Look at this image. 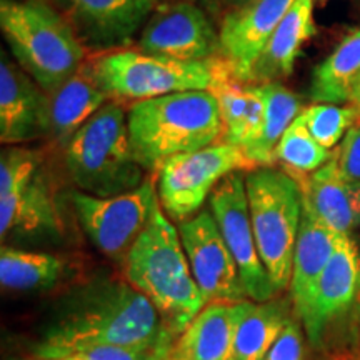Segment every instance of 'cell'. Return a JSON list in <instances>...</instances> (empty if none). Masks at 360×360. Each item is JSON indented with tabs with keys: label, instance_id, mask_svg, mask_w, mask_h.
Segmentation results:
<instances>
[{
	"label": "cell",
	"instance_id": "21",
	"mask_svg": "<svg viewBox=\"0 0 360 360\" xmlns=\"http://www.w3.org/2000/svg\"><path fill=\"white\" fill-rule=\"evenodd\" d=\"M340 236L342 233L323 224L312 210L304 205L289 285L297 315L304 312L315 283L334 254Z\"/></svg>",
	"mask_w": 360,
	"mask_h": 360
},
{
	"label": "cell",
	"instance_id": "19",
	"mask_svg": "<svg viewBox=\"0 0 360 360\" xmlns=\"http://www.w3.org/2000/svg\"><path fill=\"white\" fill-rule=\"evenodd\" d=\"M110 101L109 94L98 84L94 64L87 62L60 87L49 94L47 137L67 146L90 117Z\"/></svg>",
	"mask_w": 360,
	"mask_h": 360
},
{
	"label": "cell",
	"instance_id": "14",
	"mask_svg": "<svg viewBox=\"0 0 360 360\" xmlns=\"http://www.w3.org/2000/svg\"><path fill=\"white\" fill-rule=\"evenodd\" d=\"M84 44L96 49L127 45L146 25L159 0H53Z\"/></svg>",
	"mask_w": 360,
	"mask_h": 360
},
{
	"label": "cell",
	"instance_id": "27",
	"mask_svg": "<svg viewBox=\"0 0 360 360\" xmlns=\"http://www.w3.org/2000/svg\"><path fill=\"white\" fill-rule=\"evenodd\" d=\"M40 154L32 148L8 147L0 159V237L11 232L17 205L27 186L40 169Z\"/></svg>",
	"mask_w": 360,
	"mask_h": 360
},
{
	"label": "cell",
	"instance_id": "9",
	"mask_svg": "<svg viewBox=\"0 0 360 360\" xmlns=\"http://www.w3.org/2000/svg\"><path fill=\"white\" fill-rule=\"evenodd\" d=\"M70 200L92 244L119 262L127 257L160 202L152 177H147L141 187L120 195L96 197L75 191L70 193Z\"/></svg>",
	"mask_w": 360,
	"mask_h": 360
},
{
	"label": "cell",
	"instance_id": "2",
	"mask_svg": "<svg viewBox=\"0 0 360 360\" xmlns=\"http://www.w3.org/2000/svg\"><path fill=\"white\" fill-rule=\"evenodd\" d=\"M124 267L127 282L154 304L174 335L182 334L205 307L180 233L165 217L160 202L129 250Z\"/></svg>",
	"mask_w": 360,
	"mask_h": 360
},
{
	"label": "cell",
	"instance_id": "5",
	"mask_svg": "<svg viewBox=\"0 0 360 360\" xmlns=\"http://www.w3.org/2000/svg\"><path fill=\"white\" fill-rule=\"evenodd\" d=\"M65 165L77 191L96 197L120 195L146 182L122 103L107 102L75 132L65 146Z\"/></svg>",
	"mask_w": 360,
	"mask_h": 360
},
{
	"label": "cell",
	"instance_id": "12",
	"mask_svg": "<svg viewBox=\"0 0 360 360\" xmlns=\"http://www.w3.org/2000/svg\"><path fill=\"white\" fill-rule=\"evenodd\" d=\"M180 240L191 270L204 297L210 302H238L247 297L236 259L225 244L210 209L180 222Z\"/></svg>",
	"mask_w": 360,
	"mask_h": 360
},
{
	"label": "cell",
	"instance_id": "24",
	"mask_svg": "<svg viewBox=\"0 0 360 360\" xmlns=\"http://www.w3.org/2000/svg\"><path fill=\"white\" fill-rule=\"evenodd\" d=\"M265 101L262 129L255 142L247 148L245 154L257 164V167H272L276 162V148L282 135L302 114L304 107L299 96L282 82L259 84Z\"/></svg>",
	"mask_w": 360,
	"mask_h": 360
},
{
	"label": "cell",
	"instance_id": "18",
	"mask_svg": "<svg viewBox=\"0 0 360 360\" xmlns=\"http://www.w3.org/2000/svg\"><path fill=\"white\" fill-rule=\"evenodd\" d=\"M250 300L210 302L191 322L175 349L184 360H236L237 328Z\"/></svg>",
	"mask_w": 360,
	"mask_h": 360
},
{
	"label": "cell",
	"instance_id": "35",
	"mask_svg": "<svg viewBox=\"0 0 360 360\" xmlns=\"http://www.w3.org/2000/svg\"><path fill=\"white\" fill-rule=\"evenodd\" d=\"M350 103H352L354 107H357V110L360 112V79H359L357 85H355L354 94H352V98H350Z\"/></svg>",
	"mask_w": 360,
	"mask_h": 360
},
{
	"label": "cell",
	"instance_id": "22",
	"mask_svg": "<svg viewBox=\"0 0 360 360\" xmlns=\"http://www.w3.org/2000/svg\"><path fill=\"white\" fill-rule=\"evenodd\" d=\"M210 92L219 102L222 141L247 150L259 137L264 122L265 101L260 85H250L229 74Z\"/></svg>",
	"mask_w": 360,
	"mask_h": 360
},
{
	"label": "cell",
	"instance_id": "29",
	"mask_svg": "<svg viewBox=\"0 0 360 360\" xmlns=\"http://www.w3.org/2000/svg\"><path fill=\"white\" fill-rule=\"evenodd\" d=\"M334 154L335 152L328 150L315 141L300 114L282 135L276 148V162L285 165L290 175L300 177V175H309L321 169Z\"/></svg>",
	"mask_w": 360,
	"mask_h": 360
},
{
	"label": "cell",
	"instance_id": "40",
	"mask_svg": "<svg viewBox=\"0 0 360 360\" xmlns=\"http://www.w3.org/2000/svg\"><path fill=\"white\" fill-rule=\"evenodd\" d=\"M359 328H360V304H359Z\"/></svg>",
	"mask_w": 360,
	"mask_h": 360
},
{
	"label": "cell",
	"instance_id": "11",
	"mask_svg": "<svg viewBox=\"0 0 360 360\" xmlns=\"http://www.w3.org/2000/svg\"><path fill=\"white\" fill-rule=\"evenodd\" d=\"M139 51L177 60L222 57L219 32L202 7L192 2L159 4L142 27Z\"/></svg>",
	"mask_w": 360,
	"mask_h": 360
},
{
	"label": "cell",
	"instance_id": "15",
	"mask_svg": "<svg viewBox=\"0 0 360 360\" xmlns=\"http://www.w3.org/2000/svg\"><path fill=\"white\" fill-rule=\"evenodd\" d=\"M295 0H252L233 7L220 25L222 57L238 80L250 82L255 62Z\"/></svg>",
	"mask_w": 360,
	"mask_h": 360
},
{
	"label": "cell",
	"instance_id": "30",
	"mask_svg": "<svg viewBox=\"0 0 360 360\" xmlns=\"http://www.w3.org/2000/svg\"><path fill=\"white\" fill-rule=\"evenodd\" d=\"M302 117L315 141L328 150L360 124V112L352 103H312L302 110Z\"/></svg>",
	"mask_w": 360,
	"mask_h": 360
},
{
	"label": "cell",
	"instance_id": "20",
	"mask_svg": "<svg viewBox=\"0 0 360 360\" xmlns=\"http://www.w3.org/2000/svg\"><path fill=\"white\" fill-rule=\"evenodd\" d=\"M314 4L315 0H295L255 62L250 82H281L289 77L305 42L317 34Z\"/></svg>",
	"mask_w": 360,
	"mask_h": 360
},
{
	"label": "cell",
	"instance_id": "17",
	"mask_svg": "<svg viewBox=\"0 0 360 360\" xmlns=\"http://www.w3.org/2000/svg\"><path fill=\"white\" fill-rule=\"evenodd\" d=\"M302 188V202L323 224L339 233L360 227V180L340 169L335 154L309 175L295 177Z\"/></svg>",
	"mask_w": 360,
	"mask_h": 360
},
{
	"label": "cell",
	"instance_id": "34",
	"mask_svg": "<svg viewBox=\"0 0 360 360\" xmlns=\"http://www.w3.org/2000/svg\"><path fill=\"white\" fill-rule=\"evenodd\" d=\"M160 4L164 2H192V4H197V6H202V7H212L214 4H217L219 0H159Z\"/></svg>",
	"mask_w": 360,
	"mask_h": 360
},
{
	"label": "cell",
	"instance_id": "3",
	"mask_svg": "<svg viewBox=\"0 0 360 360\" xmlns=\"http://www.w3.org/2000/svg\"><path fill=\"white\" fill-rule=\"evenodd\" d=\"M127 125L135 157L157 172L170 157L222 141L219 102L210 90L175 92L130 103Z\"/></svg>",
	"mask_w": 360,
	"mask_h": 360
},
{
	"label": "cell",
	"instance_id": "37",
	"mask_svg": "<svg viewBox=\"0 0 360 360\" xmlns=\"http://www.w3.org/2000/svg\"><path fill=\"white\" fill-rule=\"evenodd\" d=\"M227 4H231L232 7H240V6H245V4L252 2V0H225Z\"/></svg>",
	"mask_w": 360,
	"mask_h": 360
},
{
	"label": "cell",
	"instance_id": "26",
	"mask_svg": "<svg viewBox=\"0 0 360 360\" xmlns=\"http://www.w3.org/2000/svg\"><path fill=\"white\" fill-rule=\"evenodd\" d=\"M65 265L51 254L27 252L13 247L0 250V283L8 290H45L60 281Z\"/></svg>",
	"mask_w": 360,
	"mask_h": 360
},
{
	"label": "cell",
	"instance_id": "16",
	"mask_svg": "<svg viewBox=\"0 0 360 360\" xmlns=\"http://www.w3.org/2000/svg\"><path fill=\"white\" fill-rule=\"evenodd\" d=\"M49 132V94L22 67L2 53L0 62V139L24 143Z\"/></svg>",
	"mask_w": 360,
	"mask_h": 360
},
{
	"label": "cell",
	"instance_id": "6",
	"mask_svg": "<svg viewBox=\"0 0 360 360\" xmlns=\"http://www.w3.org/2000/svg\"><path fill=\"white\" fill-rule=\"evenodd\" d=\"M98 84L117 102H141L175 92L212 90L232 74L227 62L177 60L141 51H115L92 62Z\"/></svg>",
	"mask_w": 360,
	"mask_h": 360
},
{
	"label": "cell",
	"instance_id": "8",
	"mask_svg": "<svg viewBox=\"0 0 360 360\" xmlns=\"http://www.w3.org/2000/svg\"><path fill=\"white\" fill-rule=\"evenodd\" d=\"M254 169L257 164L244 148L224 141L170 157L157 170L162 209L170 219L184 222L200 212L207 197L227 175Z\"/></svg>",
	"mask_w": 360,
	"mask_h": 360
},
{
	"label": "cell",
	"instance_id": "36",
	"mask_svg": "<svg viewBox=\"0 0 360 360\" xmlns=\"http://www.w3.org/2000/svg\"><path fill=\"white\" fill-rule=\"evenodd\" d=\"M162 360H184V359L180 357V354L177 352V349H175V345H174L172 350H170V352L165 355V357L162 359Z\"/></svg>",
	"mask_w": 360,
	"mask_h": 360
},
{
	"label": "cell",
	"instance_id": "25",
	"mask_svg": "<svg viewBox=\"0 0 360 360\" xmlns=\"http://www.w3.org/2000/svg\"><path fill=\"white\" fill-rule=\"evenodd\" d=\"M289 321L285 302L250 300L237 328L236 360H265Z\"/></svg>",
	"mask_w": 360,
	"mask_h": 360
},
{
	"label": "cell",
	"instance_id": "31",
	"mask_svg": "<svg viewBox=\"0 0 360 360\" xmlns=\"http://www.w3.org/2000/svg\"><path fill=\"white\" fill-rule=\"evenodd\" d=\"M174 347V345H172ZM172 347L164 349H130V347H97L70 355L75 360H162Z\"/></svg>",
	"mask_w": 360,
	"mask_h": 360
},
{
	"label": "cell",
	"instance_id": "23",
	"mask_svg": "<svg viewBox=\"0 0 360 360\" xmlns=\"http://www.w3.org/2000/svg\"><path fill=\"white\" fill-rule=\"evenodd\" d=\"M360 79V29L340 40L310 75L309 97L314 103H350Z\"/></svg>",
	"mask_w": 360,
	"mask_h": 360
},
{
	"label": "cell",
	"instance_id": "7",
	"mask_svg": "<svg viewBox=\"0 0 360 360\" xmlns=\"http://www.w3.org/2000/svg\"><path fill=\"white\" fill-rule=\"evenodd\" d=\"M250 219L260 259L277 292L290 285L302 220V188L289 172L257 167L245 175Z\"/></svg>",
	"mask_w": 360,
	"mask_h": 360
},
{
	"label": "cell",
	"instance_id": "1",
	"mask_svg": "<svg viewBox=\"0 0 360 360\" xmlns=\"http://www.w3.org/2000/svg\"><path fill=\"white\" fill-rule=\"evenodd\" d=\"M174 339L154 304L127 281L97 278L58 305L32 352L53 360L97 347H172Z\"/></svg>",
	"mask_w": 360,
	"mask_h": 360
},
{
	"label": "cell",
	"instance_id": "38",
	"mask_svg": "<svg viewBox=\"0 0 360 360\" xmlns=\"http://www.w3.org/2000/svg\"><path fill=\"white\" fill-rule=\"evenodd\" d=\"M339 360H360V357H340Z\"/></svg>",
	"mask_w": 360,
	"mask_h": 360
},
{
	"label": "cell",
	"instance_id": "32",
	"mask_svg": "<svg viewBox=\"0 0 360 360\" xmlns=\"http://www.w3.org/2000/svg\"><path fill=\"white\" fill-rule=\"evenodd\" d=\"M265 360H304V337L299 323L287 322Z\"/></svg>",
	"mask_w": 360,
	"mask_h": 360
},
{
	"label": "cell",
	"instance_id": "28",
	"mask_svg": "<svg viewBox=\"0 0 360 360\" xmlns=\"http://www.w3.org/2000/svg\"><path fill=\"white\" fill-rule=\"evenodd\" d=\"M58 232H60V220H58L52 186L47 174L39 169L17 205L8 236L17 233V236L37 237Z\"/></svg>",
	"mask_w": 360,
	"mask_h": 360
},
{
	"label": "cell",
	"instance_id": "39",
	"mask_svg": "<svg viewBox=\"0 0 360 360\" xmlns=\"http://www.w3.org/2000/svg\"><path fill=\"white\" fill-rule=\"evenodd\" d=\"M53 360H75L74 357H65V359H53Z\"/></svg>",
	"mask_w": 360,
	"mask_h": 360
},
{
	"label": "cell",
	"instance_id": "33",
	"mask_svg": "<svg viewBox=\"0 0 360 360\" xmlns=\"http://www.w3.org/2000/svg\"><path fill=\"white\" fill-rule=\"evenodd\" d=\"M335 159L349 177L360 180V124L342 139L340 147L335 150Z\"/></svg>",
	"mask_w": 360,
	"mask_h": 360
},
{
	"label": "cell",
	"instance_id": "10",
	"mask_svg": "<svg viewBox=\"0 0 360 360\" xmlns=\"http://www.w3.org/2000/svg\"><path fill=\"white\" fill-rule=\"evenodd\" d=\"M210 212L225 244L236 259L245 294L254 302H269L277 289L260 259L252 227L245 175H227L209 197Z\"/></svg>",
	"mask_w": 360,
	"mask_h": 360
},
{
	"label": "cell",
	"instance_id": "13",
	"mask_svg": "<svg viewBox=\"0 0 360 360\" xmlns=\"http://www.w3.org/2000/svg\"><path fill=\"white\" fill-rule=\"evenodd\" d=\"M360 297V254L349 233H342L335 250L299 315L314 347L322 344L332 322L340 319Z\"/></svg>",
	"mask_w": 360,
	"mask_h": 360
},
{
	"label": "cell",
	"instance_id": "4",
	"mask_svg": "<svg viewBox=\"0 0 360 360\" xmlns=\"http://www.w3.org/2000/svg\"><path fill=\"white\" fill-rule=\"evenodd\" d=\"M0 29L17 64L47 94L85 64L74 27L44 0H2Z\"/></svg>",
	"mask_w": 360,
	"mask_h": 360
}]
</instances>
